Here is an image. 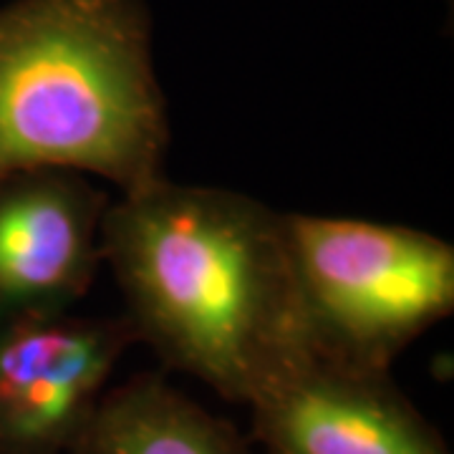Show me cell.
Segmentation results:
<instances>
[{"instance_id":"obj_4","label":"cell","mask_w":454,"mask_h":454,"mask_svg":"<svg viewBox=\"0 0 454 454\" xmlns=\"http://www.w3.org/2000/svg\"><path fill=\"white\" fill-rule=\"evenodd\" d=\"M260 454H452L391 372L303 351L247 402Z\"/></svg>"},{"instance_id":"obj_7","label":"cell","mask_w":454,"mask_h":454,"mask_svg":"<svg viewBox=\"0 0 454 454\" xmlns=\"http://www.w3.org/2000/svg\"><path fill=\"white\" fill-rule=\"evenodd\" d=\"M66 454H258L240 432L157 373L104 391Z\"/></svg>"},{"instance_id":"obj_6","label":"cell","mask_w":454,"mask_h":454,"mask_svg":"<svg viewBox=\"0 0 454 454\" xmlns=\"http://www.w3.org/2000/svg\"><path fill=\"white\" fill-rule=\"evenodd\" d=\"M109 202L89 175L71 169L0 179V321L76 309L104 262Z\"/></svg>"},{"instance_id":"obj_8","label":"cell","mask_w":454,"mask_h":454,"mask_svg":"<svg viewBox=\"0 0 454 454\" xmlns=\"http://www.w3.org/2000/svg\"><path fill=\"white\" fill-rule=\"evenodd\" d=\"M0 454H3V452H0Z\"/></svg>"},{"instance_id":"obj_5","label":"cell","mask_w":454,"mask_h":454,"mask_svg":"<svg viewBox=\"0 0 454 454\" xmlns=\"http://www.w3.org/2000/svg\"><path fill=\"white\" fill-rule=\"evenodd\" d=\"M134 343L124 316L0 321V452H68Z\"/></svg>"},{"instance_id":"obj_1","label":"cell","mask_w":454,"mask_h":454,"mask_svg":"<svg viewBox=\"0 0 454 454\" xmlns=\"http://www.w3.org/2000/svg\"><path fill=\"white\" fill-rule=\"evenodd\" d=\"M101 258L134 340L225 402L309 351L286 212L255 197L167 177L116 195Z\"/></svg>"},{"instance_id":"obj_2","label":"cell","mask_w":454,"mask_h":454,"mask_svg":"<svg viewBox=\"0 0 454 454\" xmlns=\"http://www.w3.org/2000/svg\"><path fill=\"white\" fill-rule=\"evenodd\" d=\"M169 112L142 0L0 8V179L71 169L119 195L167 177Z\"/></svg>"},{"instance_id":"obj_3","label":"cell","mask_w":454,"mask_h":454,"mask_svg":"<svg viewBox=\"0 0 454 454\" xmlns=\"http://www.w3.org/2000/svg\"><path fill=\"white\" fill-rule=\"evenodd\" d=\"M293 276L313 354L391 372L454 310V247L409 225L286 212Z\"/></svg>"}]
</instances>
